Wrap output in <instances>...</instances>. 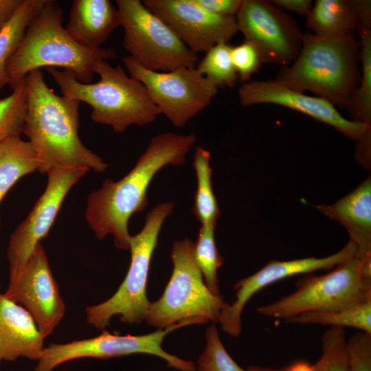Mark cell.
<instances>
[{"instance_id": "cell-1", "label": "cell", "mask_w": 371, "mask_h": 371, "mask_svg": "<svg viewBox=\"0 0 371 371\" xmlns=\"http://www.w3.org/2000/svg\"><path fill=\"white\" fill-rule=\"evenodd\" d=\"M194 134L164 133L153 137L133 169L121 179H106L88 196L85 219L99 240L111 234L115 246L129 249L128 223L148 205L147 192L155 175L164 166L186 163L194 144Z\"/></svg>"}, {"instance_id": "cell-2", "label": "cell", "mask_w": 371, "mask_h": 371, "mask_svg": "<svg viewBox=\"0 0 371 371\" xmlns=\"http://www.w3.org/2000/svg\"><path fill=\"white\" fill-rule=\"evenodd\" d=\"M27 112L23 129L36 153L38 170L54 167L84 168L103 172L108 165L87 148L78 135L80 102L56 94L40 69L25 78Z\"/></svg>"}, {"instance_id": "cell-3", "label": "cell", "mask_w": 371, "mask_h": 371, "mask_svg": "<svg viewBox=\"0 0 371 371\" xmlns=\"http://www.w3.org/2000/svg\"><path fill=\"white\" fill-rule=\"evenodd\" d=\"M57 1L45 0L30 21L7 64L8 85L13 89L31 71L61 67L82 83H91L96 63L115 58L110 48H89L76 42L63 26Z\"/></svg>"}, {"instance_id": "cell-4", "label": "cell", "mask_w": 371, "mask_h": 371, "mask_svg": "<svg viewBox=\"0 0 371 371\" xmlns=\"http://www.w3.org/2000/svg\"><path fill=\"white\" fill-rule=\"evenodd\" d=\"M360 46L355 35L304 33L300 51L277 80L290 89L309 91L334 106L348 109L361 80Z\"/></svg>"}, {"instance_id": "cell-5", "label": "cell", "mask_w": 371, "mask_h": 371, "mask_svg": "<svg viewBox=\"0 0 371 371\" xmlns=\"http://www.w3.org/2000/svg\"><path fill=\"white\" fill-rule=\"evenodd\" d=\"M63 95L92 107L91 120L123 133L129 126L148 124L161 114L144 85L127 75L120 65L112 67L100 60L94 71L100 76L95 83L78 81L69 70L47 67Z\"/></svg>"}, {"instance_id": "cell-6", "label": "cell", "mask_w": 371, "mask_h": 371, "mask_svg": "<svg viewBox=\"0 0 371 371\" xmlns=\"http://www.w3.org/2000/svg\"><path fill=\"white\" fill-rule=\"evenodd\" d=\"M296 286L292 293L258 307L257 312L285 321L304 313L338 310L370 300L371 260L353 256L326 274L306 275Z\"/></svg>"}, {"instance_id": "cell-7", "label": "cell", "mask_w": 371, "mask_h": 371, "mask_svg": "<svg viewBox=\"0 0 371 371\" xmlns=\"http://www.w3.org/2000/svg\"><path fill=\"white\" fill-rule=\"evenodd\" d=\"M174 207L173 202L168 201L148 212L142 229L130 237L131 262L124 280L108 300L86 308L88 324L104 330L115 315H120V320L126 324H140L145 320L151 303L146 295L151 258L162 225Z\"/></svg>"}, {"instance_id": "cell-8", "label": "cell", "mask_w": 371, "mask_h": 371, "mask_svg": "<svg viewBox=\"0 0 371 371\" xmlns=\"http://www.w3.org/2000/svg\"><path fill=\"white\" fill-rule=\"evenodd\" d=\"M194 248V243L188 238L174 242L172 275L160 298L150 303L145 319L149 325L162 329L190 318L218 322L226 302L205 284Z\"/></svg>"}, {"instance_id": "cell-9", "label": "cell", "mask_w": 371, "mask_h": 371, "mask_svg": "<svg viewBox=\"0 0 371 371\" xmlns=\"http://www.w3.org/2000/svg\"><path fill=\"white\" fill-rule=\"evenodd\" d=\"M123 47L144 68L170 71L181 67L194 68L198 56L179 38L173 30L139 0H117Z\"/></svg>"}, {"instance_id": "cell-10", "label": "cell", "mask_w": 371, "mask_h": 371, "mask_svg": "<svg viewBox=\"0 0 371 371\" xmlns=\"http://www.w3.org/2000/svg\"><path fill=\"white\" fill-rule=\"evenodd\" d=\"M206 323L204 319L190 318L146 335H120L104 330L94 337L51 344L45 347L34 371H52L60 364L77 359H109L133 354L156 356L165 360L169 368L179 371H196L192 361L168 353L161 348V344L164 337L174 330L190 324Z\"/></svg>"}, {"instance_id": "cell-11", "label": "cell", "mask_w": 371, "mask_h": 371, "mask_svg": "<svg viewBox=\"0 0 371 371\" xmlns=\"http://www.w3.org/2000/svg\"><path fill=\"white\" fill-rule=\"evenodd\" d=\"M122 61L130 76L146 88L160 113L176 127L183 126L207 108L218 92V88L196 67L154 71L130 56L122 58Z\"/></svg>"}, {"instance_id": "cell-12", "label": "cell", "mask_w": 371, "mask_h": 371, "mask_svg": "<svg viewBox=\"0 0 371 371\" xmlns=\"http://www.w3.org/2000/svg\"><path fill=\"white\" fill-rule=\"evenodd\" d=\"M88 171L84 168L58 166L46 172L45 191L10 236L7 251L9 280L23 269L37 245L47 235L66 195Z\"/></svg>"}, {"instance_id": "cell-13", "label": "cell", "mask_w": 371, "mask_h": 371, "mask_svg": "<svg viewBox=\"0 0 371 371\" xmlns=\"http://www.w3.org/2000/svg\"><path fill=\"white\" fill-rule=\"evenodd\" d=\"M238 31L257 48L262 63L285 67L297 58L302 33L283 10L263 0H243L236 15Z\"/></svg>"}, {"instance_id": "cell-14", "label": "cell", "mask_w": 371, "mask_h": 371, "mask_svg": "<svg viewBox=\"0 0 371 371\" xmlns=\"http://www.w3.org/2000/svg\"><path fill=\"white\" fill-rule=\"evenodd\" d=\"M4 294L30 314L45 337L53 333L65 315V304L41 243L21 272L10 280Z\"/></svg>"}, {"instance_id": "cell-15", "label": "cell", "mask_w": 371, "mask_h": 371, "mask_svg": "<svg viewBox=\"0 0 371 371\" xmlns=\"http://www.w3.org/2000/svg\"><path fill=\"white\" fill-rule=\"evenodd\" d=\"M238 95L243 106L260 104L283 106L326 124L358 143L371 141V125L345 118L329 101L290 89L277 79L243 84Z\"/></svg>"}, {"instance_id": "cell-16", "label": "cell", "mask_w": 371, "mask_h": 371, "mask_svg": "<svg viewBox=\"0 0 371 371\" xmlns=\"http://www.w3.org/2000/svg\"><path fill=\"white\" fill-rule=\"evenodd\" d=\"M144 5L163 20L194 54L228 43L238 32L236 16L212 14L193 0H144Z\"/></svg>"}, {"instance_id": "cell-17", "label": "cell", "mask_w": 371, "mask_h": 371, "mask_svg": "<svg viewBox=\"0 0 371 371\" xmlns=\"http://www.w3.org/2000/svg\"><path fill=\"white\" fill-rule=\"evenodd\" d=\"M355 253L356 247L349 240L341 250L326 257L269 262L255 273L234 284L236 300L231 304H225L218 319L223 330L233 337H238L240 334L243 308L249 300L263 288L297 274L331 269L355 256Z\"/></svg>"}, {"instance_id": "cell-18", "label": "cell", "mask_w": 371, "mask_h": 371, "mask_svg": "<svg viewBox=\"0 0 371 371\" xmlns=\"http://www.w3.org/2000/svg\"><path fill=\"white\" fill-rule=\"evenodd\" d=\"M45 338L23 306L0 294V366L20 357L38 361Z\"/></svg>"}, {"instance_id": "cell-19", "label": "cell", "mask_w": 371, "mask_h": 371, "mask_svg": "<svg viewBox=\"0 0 371 371\" xmlns=\"http://www.w3.org/2000/svg\"><path fill=\"white\" fill-rule=\"evenodd\" d=\"M317 210L342 225L356 247L355 257L371 260V179H365L354 190L335 203L320 204Z\"/></svg>"}, {"instance_id": "cell-20", "label": "cell", "mask_w": 371, "mask_h": 371, "mask_svg": "<svg viewBox=\"0 0 371 371\" xmlns=\"http://www.w3.org/2000/svg\"><path fill=\"white\" fill-rule=\"evenodd\" d=\"M120 26L118 10L109 0H74L65 30L78 44L100 48Z\"/></svg>"}, {"instance_id": "cell-21", "label": "cell", "mask_w": 371, "mask_h": 371, "mask_svg": "<svg viewBox=\"0 0 371 371\" xmlns=\"http://www.w3.org/2000/svg\"><path fill=\"white\" fill-rule=\"evenodd\" d=\"M306 18V27L318 36L355 35L359 28L353 0H317Z\"/></svg>"}, {"instance_id": "cell-22", "label": "cell", "mask_w": 371, "mask_h": 371, "mask_svg": "<svg viewBox=\"0 0 371 371\" xmlns=\"http://www.w3.org/2000/svg\"><path fill=\"white\" fill-rule=\"evenodd\" d=\"M38 168L37 155L28 141L13 137L1 143L0 203L17 181Z\"/></svg>"}, {"instance_id": "cell-23", "label": "cell", "mask_w": 371, "mask_h": 371, "mask_svg": "<svg viewBox=\"0 0 371 371\" xmlns=\"http://www.w3.org/2000/svg\"><path fill=\"white\" fill-rule=\"evenodd\" d=\"M210 153L197 146L194 155L193 167L196 177V190L192 208L196 218L201 225L217 224L220 211L212 184V169Z\"/></svg>"}, {"instance_id": "cell-24", "label": "cell", "mask_w": 371, "mask_h": 371, "mask_svg": "<svg viewBox=\"0 0 371 371\" xmlns=\"http://www.w3.org/2000/svg\"><path fill=\"white\" fill-rule=\"evenodd\" d=\"M285 322L317 324L343 328L352 327L371 335V299L341 309L304 313Z\"/></svg>"}, {"instance_id": "cell-25", "label": "cell", "mask_w": 371, "mask_h": 371, "mask_svg": "<svg viewBox=\"0 0 371 371\" xmlns=\"http://www.w3.org/2000/svg\"><path fill=\"white\" fill-rule=\"evenodd\" d=\"M45 0H23L0 31V92L8 85L7 64L18 47L32 18Z\"/></svg>"}, {"instance_id": "cell-26", "label": "cell", "mask_w": 371, "mask_h": 371, "mask_svg": "<svg viewBox=\"0 0 371 371\" xmlns=\"http://www.w3.org/2000/svg\"><path fill=\"white\" fill-rule=\"evenodd\" d=\"M359 34L361 80L348 109L353 120L371 125V27L361 28Z\"/></svg>"}, {"instance_id": "cell-27", "label": "cell", "mask_w": 371, "mask_h": 371, "mask_svg": "<svg viewBox=\"0 0 371 371\" xmlns=\"http://www.w3.org/2000/svg\"><path fill=\"white\" fill-rule=\"evenodd\" d=\"M216 225H201L197 240L194 243V257L205 283L212 293L221 296L219 291L218 269L223 263L216 247L214 231Z\"/></svg>"}, {"instance_id": "cell-28", "label": "cell", "mask_w": 371, "mask_h": 371, "mask_svg": "<svg viewBox=\"0 0 371 371\" xmlns=\"http://www.w3.org/2000/svg\"><path fill=\"white\" fill-rule=\"evenodd\" d=\"M231 49L228 43H218L205 52L196 66L197 71L218 89L232 87L238 80L231 58Z\"/></svg>"}, {"instance_id": "cell-29", "label": "cell", "mask_w": 371, "mask_h": 371, "mask_svg": "<svg viewBox=\"0 0 371 371\" xmlns=\"http://www.w3.org/2000/svg\"><path fill=\"white\" fill-rule=\"evenodd\" d=\"M12 90L11 94L0 100V144L23 133L27 112L25 78Z\"/></svg>"}, {"instance_id": "cell-30", "label": "cell", "mask_w": 371, "mask_h": 371, "mask_svg": "<svg viewBox=\"0 0 371 371\" xmlns=\"http://www.w3.org/2000/svg\"><path fill=\"white\" fill-rule=\"evenodd\" d=\"M343 328L331 326L322 337V355L312 371H349Z\"/></svg>"}, {"instance_id": "cell-31", "label": "cell", "mask_w": 371, "mask_h": 371, "mask_svg": "<svg viewBox=\"0 0 371 371\" xmlns=\"http://www.w3.org/2000/svg\"><path fill=\"white\" fill-rule=\"evenodd\" d=\"M205 338V349L197 362L198 371H247L228 354L214 325L207 328Z\"/></svg>"}, {"instance_id": "cell-32", "label": "cell", "mask_w": 371, "mask_h": 371, "mask_svg": "<svg viewBox=\"0 0 371 371\" xmlns=\"http://www.w3.org/2000/svg\"><path fill=\"white\" fill-rule=\"evenodd\" d=\"M231 58L238 80L243 83L250 80L262 63L257 48L245 40L240 45L232 46Z\"/></svg>"}, {"instance_id": "cell-33", "label": "cell", "mask_w": 371, "mask_h": 371, "mask_svg": "<svg viewBox=\"0 0 371 371\" xmlns=\"http://www.w3.org/2000/svg\"><path fill=\"white\" fill-rule=\"evenodd\" d=\"M349 371H371V335L361 332L346 341Z\"/></svg>"}, {"instance_id": "cell-34", "label": "cell", "mask_w": 371, "mask_h": 371, "mask_svg": "<svg viewBox=\"0 0 371 371\" xmlns=\"http://www.w3.org/2000/svg\"><path fill=\"white\" fill-rule=\"evenodd\" d=\"M206 12L216 16H236L243 0H193Z\"/></svg>"}, {"instance_id": "cell-35", "label": "cell", "mask_w": 371, "mask_h": 371, "mask_svg": "<svg viewBox=\"0 0 371 371\" xmlns=\"http://www.w3.org/2000/svg\"><path fill=\"white\" fill-rule=\"evenodd\" d=\"M269 1L279 8H283L305 16H308L313 6L311 0H271Z\"/></svg>"}, {"instance_id": "cell-36", "label": "cell", "mask_w": 371, "mask_h": 371, "mask_svg": "<svg viewBox=\"0 0 371 371\" xmlns=\"http://www.w3.org/2000/svg\"><path fill=\"white\" fill-rule=\"evenodd\" d=\"M23 0H0V31L12 18Z\"/></svg>"}, {"instance_id": "cell-37", "label": "cell", "mask_w": 371, "mask_h": 371, "mask_svg": "<svg viewBox=\"0 0 371 371\" xmlns=\"http://www.w3.org/2000/svg\"><path fill=\"white\" fill-rule=\"evenodd\" d=\"M247 371H312V366L304 361H297L289 366L280 369L252 366H249Z\"/></svg>"}, {"instance_id": "cell-38", "label": "cell", "mask_w": 371, "mask_h": 371, "mask_svg": "<svg viewBox=\"0 0 371 371\" xmlns=\"http://www.w3.org/2000/svg\"><path fill=\"white\" fill-rule=\"evenodd\" d=\"M0 286H1V284H0Z\"/></svg>"}]
</instances>
